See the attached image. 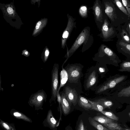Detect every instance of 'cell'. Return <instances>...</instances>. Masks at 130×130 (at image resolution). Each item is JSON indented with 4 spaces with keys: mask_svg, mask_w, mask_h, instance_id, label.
Wrapping results in <instances>:
<instances>
[{
    "mask_svg": "<svg viewBox=\"0 0 130 130\" xmlns=\"http://www.w3.org/2000/svg\"><path fill=\"white\" fill-rule=\"evenodd\" d=\"M93 42V38L91 34L90 28L89 26H86L82 31L69 50L66 45L67 53L64 57L68 59L82 45V53L85 52L91 47Z\"/></svg>",
    "mask_w": 130,
    "mask_h": 130,
    "instance_id": "6da1fadb",
    "label": "cell"
},
{
    "mask_svg": "<svg viewBox=\"0 0 130 130\" xmlns=\"http://www.w3.org/2000/svg\"><path fill=\"white\" fill-rule=\"evenodd\" d=\"M105 12L111 23L117 27L129 20L128 17L121 11L112 0H102Z\"/></svg>",
    "mask_w": 130,
    "mask_h": 130,
    "instance_id": "7a4b0ae2",
    "label": "cell"
},
{
    "mask_svg": "<svg viewBox=\"0 0 130 130\" xmlns=\"http://www.w3.org/2000/svg\"><path fill=\"white\" fill-rule=\"evenodd\" d=\"M93 60L105 64L119 63L121 62L114 52L104 44H101L98 52L92 58Z\"/></svg>",
    "mask_w": 130,
    "mask_h": 130,
    "instance_id": "3957f363",
    "label": "cell"
},
{
    "mask_svg": "<svg viewBox=\"0 0 130 130\" xmlns=\"http://www.w3.org/2000/svg\"><path fill=\"white\" fill-rule=\"evenodd\" d=\"M62 91L71 106L72 105L76 106L79 96L84 93L80 81L76 83L67 81L64 85Z\"/></svg>",
    "mask_w": 130,
    "mask_h": 130,
    "instance_id": "277c9868",
    "label": "cell"
},
{
    "mask_svg": "<svg viewBox=\"0 0 130 130\" xmlns=\"http://www.w3.org/2000/svg\"><path fill=\"white\" fill-rule=\"evenodd\" d=\"M100 31L101 32L98 36L103 42L113 41V39L117 37L118 33L117 28L111 23L107 15Z\"/></svg>",
    "mask_w": 130,
    "mask_h": 130,
    "instance_id": "5b68a950",
    "label": "cell"
},
{
    "mask_svg": "<svg viewBox=\"0 0 130 130\" xmlns=\"http://www.w3.org/2000/svg\"><path fill=\"white\" fill-rule=\"evenodd\" d=\"M84 67L80 63L68 64L64 68L67 74V81L76 83L80 81L84 76L82 72Z\"/></svg>",
    "mask_w": 130,
    "mask_h": 130,
    "instance_id": "8992f818",
    "label": "cell"
},
{
    "mask_svg": "<svg viewBox=\"0 0 130 130\" xmlns=\"http://www.w3.org/2000/svg\"><path fill=\"white\" fill-rule=\"evenodd\" d=\"M99 75L95 66L88 69L85 74L84 82V88L85 90L94 91L97 87Z\"/></svg>",
    "mask_w": 130,
    "mask_h": 130,
    "instance_id": "52a82bcc",
    "label": "cell"
},
{
    "mask_svg": "<svg viewBox=\"0 0 130 130\" xmlns=\"http://www.w3.org/2000/svg\"><path fill=\"white\" fill-rule=\"evenodd\" d=\"M93 13L97 26L100 31L107 16L102 1L96 0L94 2L92 7Z\"/></svg>",
    "mask_w": 130,
    "mask_h": 130,
    "instance_id": "ba28073f",
    "label": "cell"
},
{
    "mask_svg": "<svg viewBox=\"0 0 130 130\" xmlns=\"http://www.w3.org/2000/svg\"><path fill=\"white\" fill-rule=\"evenodd\" d=\"M126 76L122 75L109 79L103 83L97 86L94 90L95 93L100 94L103 93L107 90L115 87L118 84L123 80Z\"/></svg>",
    "mask_w": 130,
    "mask_h": 130,
    "instance_id": "9c48e42d",
    "label": "cell"
},
{
    "mask_svg": "<svg viewBox=\"0 0 130 130\" xmlns=\"http://www.w3.org/2000/svg\"><path fill=\"white\" fill-rule=\"evenodd\" d=\"M47 97L44 90H39L30 95L28 103L30 106H34L35 109H41L43 103L46 102Z\"/></svg>",
    "mask_w": 130,
    "mask_h": 130,
    "instance_id": "30bf717a",
    "label": "cell"
},
{
    "mask_svg": "<svg viewBox=\"0 0 130 130\" xmlns=\"http://www.w3.org/2000/svg\"><path fill=\"white\" fill-rule=\"evenodd\" d=\"M59 69L58 64L55 63L51 71V96L50 100V103L53 101L55 102L57 98V92L58 88Z\"/></svg>",
    "mask_w": 130,
    "mask_h": 130,
    "instance_id": "8fae6325",
    "label": "cell"
},
{
    "mask_svg": "<svg viewBox=\"0 0 130 130\" xmlns=\"http://www.w3.org/2000/svg\"><path fill=\"white\" fill-rule=\"evenodd\" d=\"M68 22L67 26L62 34L61 38V47L65 48L67 44V41L70 37L71 33L74 28L76 29V19L68 13L67 14Z\"/></svg>",
    "mask_w": 130,
    "mask_h": 130,
    "instance_id": "7c38bea8",
    "label": "cell"
},
{
    "mask_svg": "<svg viewBox=\"0 0 130 130\" xmlns=\"http://www.w3.org/2000/svg\"><path fill=\"white\" fill-rule=\"evenodd\" d=\"M118 52L130 59V44L126 43L118 38L116 44Z\"/></svg>",
    "mask_w": 130,
    "mask_h": 130,
    "instance_id": "4fadbf2b",
    "label": "cell"
},
{
    "mask_svg": "<svg viewBox=\"0 0 130 130\" xmlns=\"http://www.w3.org/2000/svg\"><path fill=\"white\" fill-rule=\"evenodd\" d=\"M59 93L61 98V104L63 113L67 115L69 114L71 109V106L67 100L65 95L63 91Z\"/></svg>",
    "mask_w": 130,
    "mask_h": 130,
    "instance_id": "5bb4252c",
    "label": "cell"
},
{
    "mask_svg": "<svg viewBox=\"0 0 130 130\" xmlns=\"http://www.w3.org/2000/svg\"><path fill=\"white\" fill-rule=\"evenodd\" d=\"M117 28L118 31L117 36L118 39H120L124 42L130 44V38L123 25L118 26Z\"/></svg>",
    "mask_w": 130,
    "mask_h": 130,
    "instance_id": "9a60e30c",
    "label": "cell"
},
{
    "mask_svg": "<svg viewBox=\"0 0 130 130\" xmlns=\"http://www.w3.org/2000/svg\"><path fill=\"white\" fill-rule=\"evenodd\" d=\"M77 104L85 110H93L92 105L88 99L81 95L79 96Z\"/></svg>",
    "mask_w": 130,
    "mask_h": 130,
    "instance_id": "2e32d148",
    "label": "cell"
},
{
    "mask_svg": "<svg viewBox=\"0 0 130 130\" xmlns=\"http://www.w3.org/2000/svg\"><path fill=\"white\" fill-rule=\"evenodd\" d=\"M92 101L98 103L102 106L105 108H109L111 107L113 104L111 101L104 98H97L93 99Z\"/></svg>",
    "mask_w": 130,
    "mask_h": 130,
    "instance_id": "e0dca14e",
    "label": "cell"
},
{
    "mask_svg": "<svg viewBox=\"0 0 130 130\" xmlns=\"http://www.w3.org/2000/svg\"><path fill=\"white\" fill-rule=\"evenodd\" d=\"M88 120L90 124L98 130H110L99 122L94 120L91 117H89Z\"/></svg>",
    "mask_w": 130,
    "mask_h": 130,
    "instance_id": "ac0fdd59",
    "label": "cell"
},
{
    "mask_svg": "<svg viewBox=\"0 0 130 130\" xmlns=\"http://www.w3.org/2000/svg\"><path fill=\"white\" fill-rule=\"evenodd\" d=\"M95 121L102 124H106L113 121L114 120L103 116H96L92 118Z\"/></svg>",
    "mask_w": 130,
    "mask_h": 130,
    "instance_id": "d6986e66",
    "label": "cell"
},
{
    "mask_svg": "<svg viewBox=\"0 0 130 130\" xmlns=\"http://www.w3.org/2000/svg\"><path fill=\"white\" fill-rule=\"evenodd\" d=\"M118 70L120 72H130V59L123 61L120 64V68Z\"/></svg>",
    "mask_w": 130,
    "mask_h": 130,
    "instance_id": "ffe728a7",
    "label": "cell"
},
{
    "mask_svg": "<svg viewBox=\"0 0 130 130\" xmlns=\"http://www.w3.org/2000/svg\"><path fill=\"white\" fill-rule=\"evenodd\" d=\"M102 125L110 130H124L123 128L119 124L113 122L106 124H102Z\"/></svg>",
    "mask_w": 130,
    "mask_h": 130,
    "instance_id": "44dd1931",
    "label": "cell"
},
{
    "mask_svg": "<svg viewBox=\"0 0 130 130\" xmlns=\"http://www.w3.org/2000/svg\"><path fill=\"white\" fill-rule=\"evenodd\" d=\"M47 119V122L50 127L53 128H55L57 121L53 116L51 110L48 111Z\"/></svg>",
    "mask_w": 130,
    "mask_h": 130,
    "instance_id": "7402d4cb",
    "label": "cell"
},
{
    "mask_svg": "<svg viewBox=\"0 0 130 130\" xmlns=\"http://www.w3.org/2000/svg\"><path fill=\"white\" fill-rule=\"evenodd\" d=\"M105 64L97 62L95 66L99 75H100L101 78L103 77L104 74L106 72V70L105 67Z\"/></svg>",
    "mask_w": 130,
    "mask_h": 130,
    "instance_id": "603a6c76",
    "label": "cell"
},
{
    "mask_svg": "<svg viewBox=\"0 0 130 130\" xmlns=\"http://www.w3.org/2000/svg\"><path fill=\"white\" fill-rule=\"evenodd\" d=\"M13 110L14 111H13L12 109L11 111H12L13 116L16 118L21 119L24 121L30 122H32V120L30 119L24 114L20 112L17 111H14V110Z\"/></svg>",
    "mask_w": 130,
    "mask_h": 130,
    "instance_id": "cb8c5ba5",
    "label": "cell"
},
{
    "mask_svg": "<svg viewBox=\"0 0 130 130\" xmlns=\"http://www.w3.org/2000/svg\"><path fill=\"white\" fill-rule=\"evenodd\" d=\"M112 1L121 11L128 17L127 12L123 5L121 0H112Z\"/></svg>",
    "mask_w": 130,
    "mask_h": 130,
    "instance_id": "d4e9b609",
    "label": "cell"
},
{
    "mask_svg": "<svg viewBox=\"0 0 130 130\" xmlns=\"http://www.w3.org/2000/svg\"><path fill=\"white\" fill-rule=\"evenodd\" d=\"M88 99L92 105L93 110L101 112L105 109L102 106L98 103L89 99Z\"/></svg>",
    "mask_w": 130,
    "mask_h": 130,
    "instance_id": "484cf974",
    "label": "cell"
},
{
    "mask_svg": "<svg viewBox=\"0 0 130 130\" xmlns=\"http://www.w3.org/2000/svg\"><path fill=\"white\" fill-rule=\"evenodd\" d=\"M118 96L119 97L130 96V85L122 89L118 93Z\"/></svg>",
    "mask_w": 130,
    "mask_h": 130,
    "instance_id": "4316f807",
    "label": "cell"
},
{
    "mask_svg": "<svg viewBox=\"0 0 130 130\" xmlns=\"http://www.w3.org/2000/svg\"><path fill=\"white\" fill-rule=\"evenodd\" d=\"M1 126L5 130H16L14 126L12 124H9L0 119Z\"/></svg>",
    "mask_w": 130,
    "mask_h": 130,
    "instance_id": "83f0119b",
    "label": "cell"
},
{
    "mask_svg": "<svg viewBox=\"0 0 130 130\" xmlns=\"http://www.w3.org/2000/svg\"><path fill=\"white\" fill-rule=\"evenodd\" d=\"M101 112L106 116L112 119L117 121L119 120V117L111 111L103 110Z\"/></svg>",
    "mask_w": 130,
    "mask_h": 130,
    "instance_id": "f1b7e54d",
    "label": "cell"
},
{
    "mask_svg": "<svg viewBox=\"0 0 130 130\" xmlns=\"http://www.w3.org/2000/svg\"><path fill=\"white\" fill-rule=\"evenodd\" d=\"M87 8L86 6H80L79 10V12L82 18H85L87 17Z\"/></svg>",
    "mask_w": 130,
    "mask_h": 130,
    "instance_id": "f546056e",
    "label": "cell"
},
{
    "mask_svg": "<svg viewBox=\"0 0 130 130\" xmlns=\"http://www.w3.org/2000/svg\"><path fill=\"white\" fill-rule=\"evenodd\" d=\"M121 1L127 12L129 19L130 20V0H121Z\"/></svg>",
    "mask_w": 130,
    "mask_h": 130,
    "instance_id": "4dcf8cb0",
    "label": "cell"
},
{
    "mask_svg": "<svg viewBox=\"0 0 130 130\" xmlns=\"http://www.w3.org/2000/svg\"><path fill=\"white\" fill-rule=\"evenodd\" d=\"M123 25L130 38V20H129Z\"/></svg>",
    "mask_w": 130,
    "mask_h": 130,
    "instance_id": "1f68e13d",
    "label": "cell"
},
{
    "mask_svg": "<svg viewBox=\"0 0 130 130\" xmlns=\"http://www.w3.org/2000/svg\"><path fill=\"white\" fill-rule=\"evenodd\" d=\"M77 130H87L82 119L80 120L78 125Z\"/></svg>",
    "mask_w": 130,
    "mask_h": 130,
    "instance_id": "d6a6232c",
    "label": "cell"
},
{
    "mask_svg": "<svg viewBox=\"0 0 130 130\" xmlns=\"http://www.w3.org/2000/svg\"><path fill=\"white\" fill-rule=\"evenodd\" d=\"M42 22L41 21H39L37 23L36 26V32L37 31L40 29L41 27H42Z\"/></svg>",
    "mask_w": 130,
    "mask_h": 130,
    "instance_id": "836d02e7",
    "label": "cell"
},
{
    "mask_svg": "<svg viewBox=\"0 0 130 130\" xmlns=\"http://www.w3.org/2000/svg\"><path fill=\"white\" fill-rule=\"evenodd\" d=\"M7 11L8 13L10 14H12L13 12V11L12 8L10 7H9L7 9Z\"/></svg>",
    "mask_w": 130,
    "mask_h": 130,
    "instance_id": "e575fe53",
    "label": "cell"
},
{
    "mask_svg": "<svg viewBox=\"0 0 130 130\" xmlns=\"http://www.w3.org/2000/svg\"><path fill=\"white\" fill-rule=\"evenodd\" d=\"M25 54L26 55H27L28 54V52H27V51L26 52H25Z\"/></svg>",
    "mask_w": 130,
    "mask_h": 130,
    "instance_id": "d590c367",
    "label": "cell"
},
{
    "mask_svg": "<svg viewBox=\"0 0 130 130\" xmlns=\"http://www.w3.org/2000/svg\"><path fill=\"white\" fill-rule=\"evenodd\" d=\"M125 130H130V129H126Z\"/></svg>",
    "mask_w": 130,
    "mask_h": 130,
    "instance_id": "8d00e7d4",
    "label": "cell"
},
{
    "mask_svg": "<svg viewBox=\"0 0 130 130\" xmlns=\"http://www.w3.org/2000/svg\"><path fill=\"white\" fill-rule=\"evenodd\" d=\"M129 116H130V112H129Z\"/></svg>",
    "mask_w": 130,
    "mask_h": 130,
    "instance_id": "74e56055",
    "label": "cell"
},
{
    "mask_svg": "<svg viewBox=\"0 0 130 130\" xmlns=\"http://www.w3.org/2000/svg\"><path fill=\"white\" fill-rule=\"evenodd\" d=\"M66 130H69L68 129H66Z\"/></svg>",
    "mask_w": 130,
    "mask_h": 130,
    "instance_id": "f35d334b",
    "label": "cell"
}]
</instances>
